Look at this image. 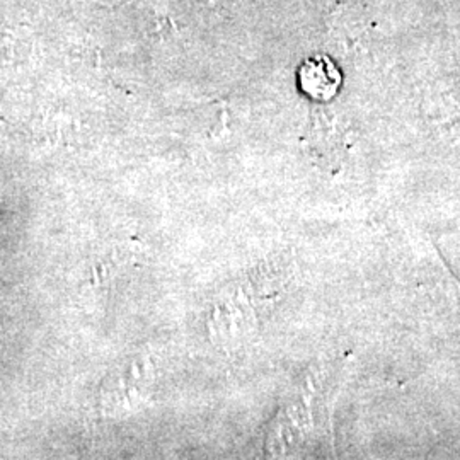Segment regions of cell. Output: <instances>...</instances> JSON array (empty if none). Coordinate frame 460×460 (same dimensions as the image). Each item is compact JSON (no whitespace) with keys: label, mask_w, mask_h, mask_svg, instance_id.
I'll list each match as a JSON object with an SVG mask.
<instances>
[{"label":"cell","mask_w":460,"mask_h":460,"mask_svg":"<svg viewBox=\"0 0 460 460\" xmlns=\"http://www.w3.org/2000/svg\"><path fill=\"white\" fill-rule=\"evenodd\" d=\"M300 87L302 91L319 101H328L338 93L340 74L328 58H314L300 68Z\"/></svg>","instance_id":"cell-1"}]
</instances>
